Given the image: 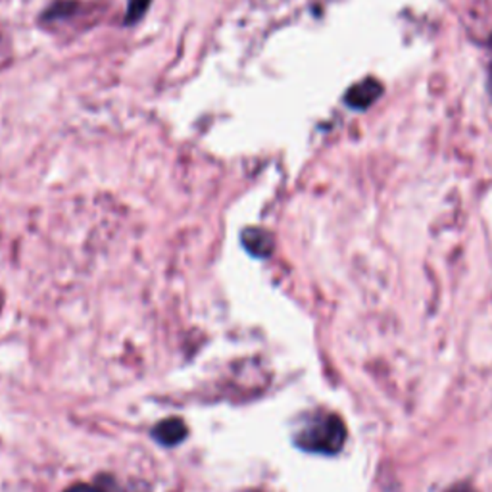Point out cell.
Wrapping results in <instances>:
<instances>
[{"mask_svg":"<svg viewBox=\"0 0 492 492\" xmlns=\"http://www.w3.org/2000/svg\"><path fill=\"white\" fill-rule=\"evenodd\" d=\"M381 92H383V87L377 79L368 77L346 92V104L354 110H366L381 97Z\"/></svg>","mask_w":492,"mask_h":492,"instance_id":"obj_2","label":"cell"},{"mask_svg":"<svg viewBox=\"0 0 492 492\" xmlns=\"http://www.w3.org/2000/svg\"><path fill=\"white\" fill-rule=\"evenodd\" d=\"M245 245L254 254V256H267V254L272 252V248H274L272 236H269L262 229H248L245 233Z\"/></svg>","mask_w":492,"mask_h":492,"instance_id":"obj_4","label":"cell"},{"mask_svg":"<svg viewBox=\"0 0 492 492\" xmlns=\"http://www.w3.org/2000/svg\"><path fill=\"white\" fill-rule=\"evenodd\" d=\"M150 0H130L127 5V22H137L147 12Z\"/></svg>","mask_w":492,"mask_h":492,"instance_id":"obj_6","label":"cell"},{"mask_svg":"<svg viewBox=\"0 0 492 492\" xmlns=\"http://www.w3.org/2000/svg\"><path fill=\"white\" fill-rule=\"evenodd\" d=\"M346 440V427L342 420L329 411H317L296 435V444L314 454H337Z\"/></svg>","mask_w":492,"mask_h":492,"instance_id":"obj_1","label":"cell"},{"mask_svg":"<svg viewBox=\"0 0 492 492\" xmlns=\"http://www.w3.org/2000/svg\"><path fill=\"white\" fill-rule=\"evenodd\" d=\"M152 435H154V439L158 442H162L164 447H173V444H178V442H181L185 439L187 427H185V423L181 420L171 418V420L158 423L154 427Z\"/></svg>","mask_w":492,"mask_h":492,"instance_id":"obj_3","label":"cell"},{"mask_svg":"<svg viewBox=\"0 0 492 492\" xmlns=\"http://www.w3.org/2000/svg\"><path fill=\"white\" fill-rule=\"evenodd\" d=\"M449 492H478V490H473L469 485H458V487H454Z\"/></svg>","mask_w":492,"mask_h":492,"instance_id":"obj_7","label":"cell"},{"mask_svg":"<svg viewBox=\"0 0 492 492\" xmlns=\"http://www.w3.org/2000/svg\"><path fill=\"white\" fill-rule=\"evenodd\" d=\"M63 492H123V490H121V487H116V485H101V483L83 485V483H77V485L66 488Z\"/></svg>","mask_w":492,"mask_h":492,"instance_id":"obj_5","label":"cell"}]
</instances>
